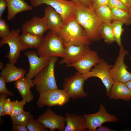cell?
<instances>
[{"label":"cell","instance_id":"cell-36","mask_svg":"<svg viewBox=\"0 0 131 131\" xmlns=\"http://www.w3.org/2000/svg\"><path fill=\"white\" fill-rule=\"evenodd\" d=\"M6 94L3 93H0V119L1 120V117L2 113L3 106L4 103L7 97Z\"/></svg>","mask_w":131,"mask_h":131},{"label":"cell","instance_id":"cell-31","mask_svg":"<svg viewBox=\"0 0 131 131\" xmlns=\"http://www.w3.org/2000/svg\"><path fill=\"white\" fill-rule=\"evenodd\" d=\"M9 27L5 21L2 17L0 18V37L3 38L10 33Z\"/></svg>","mask_w":131,"mask_h":131},{"label":"cell","instance_id":"cell-27","mask_svg":"<svg viewBox=\"0 0 131 131\" xmlns=\"http://www.w3.org/2000/svg\"><path fill=\"white\" fill-rule=\"evenodd\" d=\"M102 38L108 44H111L115 40L112 30L111 23H103L101 31Z\"/></svg>","mask_w":131,"mask_h":131},{"label":"cell","instance_id":"cell-29","mask_svg":"<svg viewBox=\"0 0 131 131\" xmlns=\"http://www.w3.org/2000/svg\"><path fill=\"white\" fill-rule=\"evenodd\" d=\"M29 131H47V128L40 122L33 118L26 126Z\"/></svg>","mask_w":131,"mask_h":131},{"label":"cell","instance_id":"cell-8","mask_svg":"<svg viewBox=\"0 0 131 131\" xmlns=\"http://www.w3.org/2000/svg\"><path fill=\"white\" fill-rule=\"evenodd\" d=\"M85 81L82 75L77 72L73 75L65 78L63 89L73 99L86 97L88 94L83 89Z\"/></svg>","mask_w":131,"mask_h":131},{"label":"cell","instance_id":"cell-9","mask_svg":"<svg viewBox=\"0 0 131 131\" xmlns=\"http://www.w3.org/2000/svg\"><path fill=\"white\" fill-rule=\"evenodd\" d=\"M85 120L86 126L89 131H96L97 128L106 122H115L118 121L115 115L109 113L104 106L101 104L98 111L93 114L83 115Z\"/></svg>","mask_w":131,"mask_h":131},{"label":"cell","instance_id":"cell-19","mask_svg":"<svg viewBox=\"0 0 131 131\" xmlns=\"http://www.w3.org/2000/svg\"><path fill=\"white\" fill-rule=\"evenodd\" d=\"M14 84L23 99L25 100L26 103L30 102L34 99V97L30 90L31 88L35 86L32 79L24 77L16 81Z\"/></svg>","mask_w":131,"mask_h":131},{"label":"cell","instance_id":"cell-12","mask_svg":"<svg viewBox=\"0 0 131 131\" xmlns=\"http://www.w3.org/2000/svg\"><path fill=\"white\" fill-rule=\"evenodd\" d=\"M36 120L51 131H64L66 126L65 116L57 115L49 107Z\"/></svg>","mask_w":131,"mask_h":131},{"label":"cell","instance_id":"cell-28","mask_svg":"<svg viewBox=\"0 0 131 131\" xmlns=\"http://www.w3.org/2000/svg\"><path fill=\"white\" fill-rule=\"evenodd\" d=\"M123 24L121 21H113L111 23L112 30L115 41L119 46L122 45L121 37L123 30L122 27Z\"/></svg>","mask_w":131,"mask_h":131},{"label":"cell","instance_id":"cell-44","mask_svg":"<svg viewBox=\"0 0 131 131\" xmlns=\"http://www.w3.org/2000/svg\"><path fill=\"white\" fill-rule=\"evenodd\" d=\"M4 64L2 62H0V69L2 70L4 67Z\"/></svg>","mask_w":131,"mask_h":131},{"label":"cell","instance_id":"cell-24","mask_svg":"<svg viewBox=\"0 0 131 131\" xmlns=\"http://www.w3.org/2000/svg\"><path fill=\"white\" fill-rule=\"evenodd\" d=\"M111 9L112 20L121 21L126 25L131 24V17L129 12L118 8H114Z\"/></svg>","mask_w":131,"mask_h":131},{"label":"cell","instance_id":"cell-4","mask_svg":"<svg viewBox=\"0 0 131 131\" xmlns=\"http://www.w3.org/2000/svg\"><path fill=\"white\" fill-rule=\"evenodd\" d=\"M65 47L60 37L50 31L43 37L41 45L37 49L39 56L48 58L53 56L63 58L65 55Z\"/></svg>","mask_w":131,"mask_h":131},{"label":"cell","instance_id":"cell-34","mask_svg":"<svg viewBox=\"0 0 131 131\" xmlns=\"http://www.w3.org/2000/svg\"><path fill=\"white\" fill-rule=\"evenodd\" d=\"M6 82L4 78L2 76L0 77V93L5 94L9 96L14 95L13 93L8 90L6 86Z\"/></svg>","mask_w":131,"mask_h":131},{"label":"cell","instance_id":"cell-21","mask_svg":"<svg viewBox=\"0 0 131 131\" xmlns=\"http://www.w3.org/2000/svg\"><path fill=\"white\" fill-rule=\"evenodd\" d=\"M7 4L8 20L13 19L18 13L25 11H31L33 7L28 4L24 0H6Z\"/></svg>","mask_w":131,"mask_h":131},{"label":"cell","instance_id":"cell-14","mask_svg":"<svg viewBox=\"0 0 131 131\" xmlns=\"http://www.w3.org/2000/svg\"><path fill=\"white\" fill-rule=\"evenodd\" d=\"M29 64V70L26 77L32 79L49 63V58L40 56L35 52L27 51L24 53Z\"/></svg>","mask_w":131,"mask_h":131},{"label":"cell","instance_id":"cell-25","mask_svg":"<svg viewBox=\"0 0 131 131\" xmlns=\"http://www.w3.org/2000/svg\"><path fill=\"white\" fill-rule=\"evenodd\" d=\"M94 10L103 23H111L112 20V11L108 5L103 6Z\"/></svg>","mask_w":131,"mask_h":131},{"label":"cell","instance_id":"cell-2","mask_svg":"<svg viewBox=\"0 0 131 131\" xmlns=\"http://www.w3.org/2000/svg\"><path fill=\"white\" fill-rule=\"evenodd\" d=\"M56 34L65 47L72 45L89 46L91 43L84 30L75 19L64 25Z\"/></svg>","mask_w":131,"mask_h":131},{"label":"cell","instance_id":"cell-10","mask_svg":"<svg viewBox=\"0 0 131 131\" xmlns=\"http://www.w3.org/2000/svg\"><path fill=\"white\" fill-rule=\"evenodd\" d=\"M19 29H12L7 36L2 38L0 41V46L7 44L9 45V51L6 57L9 62L15 64L20 56V52L23 50L20 39Z\"/></svg>","mask_w":131,"mask_h":131},{"label":"cell","instance_id":"cell-17","mask_svg":"<svg viewBox=\"0 0 131 131\" xmlns=\"http://www.w3.org/2000/svg\"><path fill=\"white\" fill-rule=\"evenodd\" d=\"M44 16L49 30L54 33H56L64 25L61 16L50 6L46 8Z\"/></svg>","mask_w":131,"mask_h":131},{"label":"cell","instance_id":"cell-35","mask_svg":"<svg viewBox=\"0 0 131 131\" xmlns=\"http://www.w3.org/2000/svg\"><path fill=\"white\" fill-rule=\"evenodd\" d=\"M109 0H93V9L104 5H108Z\"/></svg>","mask_w":131,"mask_h":131},{"label":"cell","instance_id":"cell-45","mask_svg":"<svg viewBox=\"0 0 131 131\" xmlns=\"http://www.w3.org/2000/svg\"><path fill=\"white\" fill-rule=\"evenodd\" d=\"M129 14H130V15L131 17V8H130V11H129Z\"/></svg>","mask_w":131,"mask_h":131},{"label":"cell","instance_id":"cell-11","mask_svg":"<svg viewBox=\"0 0 131 131\" xmlns=\"http://www.w3.org/2000/svg\"><path fill=\"white\" fill-rule=\"evenodd\" d=\"M120 47L118 56L115 65L111 69L110 73L114 82L124 83L131 80V74L128 71V67L124 62V57L128 52L122 45Z\"/></svg>","mask_w":131,"mask_h":131},{"label":"cell","instance_id":"cell-18","mask_svg":"<svg viewBox=\"0 0 131 131\" xmlns=\"http://www.w3.org/2000/svg\"><path fill=\"white\" fill-rule=\"evenodd\" d=\"M66 125L64 131H85L87 129L83 117L68 113L65 115Z\"/></svg>","mask_w":131,"mask_h":131},{"label":"cell","instance_id":"cell-41","mask_svg":"<svg viewBox=\"0 0 131 131\" xmlns=\"http://www.w3.org/2000/svg\"><path fill=\"white\" fill-rule=\"evenodd\" d=\"M127 8L130 9L131 7V0H119Z\"/></svg>","mask_w":131,"mask_h":131},{"label":"cell","instance_id":"cell-3","mask_svg":"<svg viewBox=\"0 0 131 131\" xmlns=\"http://www.w3.org/2000/svg\"><path fill=\"white\" fill-rule=\"evenodd\" d=\"M58 57L49 58L48 64L39 72L33 80L36 91L39 93L58 89L54 74V68Z\"/></svg>","mask_w":131,"mask_h":131},{"label":"cell","instance_id":"cell-30","mask_svg":"<svg viewBox=\"0 0 131 131\" xmlns=\"http://www.w3.org/2000/svg\"><path fill=\"white\" fill-rule=\"evenodd\" d=\"M13 105V111L10 117H14L25 111L23 109L24 106L26 103L25 100L23 99L19 101L16 100L12 101Z\"/></svg>","mask_w":131,"mask_h":131},{"label":"cell","instance_id":"cell-39","mask_svg":"<svg viewBox=\"0 0 131 131\" xmlns=\"http://www.w3.org/2000/svg\"><path fill=\"white\" fill-rule=\"evenodd\" d=\"M7 7V4L6 0H0V18L2 16L6 8Z\"/></svg>","mask_w":131,"mask_h":131},{"label":"cell","instance_id":"cell-13","mask_svg":"<svg viewBox=\"0 0 131 131\" xmlns=\"http://www.w3.org/2000/svg\"><path fill=\"white\" fill-rule=\"evenodd\" d=\"M100 59L97 52L90 50L78 61L66 66L73 67L77 72L83 74L90 71L91 68L98 64Z\"/></svg>","mask_w":131,"mask_h":131},{"label":"cell","instance_id":"cell-42","mask_svg":"<svg viewBox=\"0 0 131 131\" xmlns=\"http://www.w3.org/2000/svg\"><path fill=\"white\" fill-rule=\"evenodd\" d=\"M124 83L131 91V80Z\"/></svg>","mask_w":131,"mask_h":131},{"label":"cell","instance_id":"cell-6","mask_svg":"<svg viewBox=\"0 0 131 131\" xmlns=\"http://www.w3.org/2000/svg\"><path fill=\"white\" fill-rule=\"evenodd\" d=\"M112 66L103 60L100 59L98 63L90 71L82 74L85 80L92 77L99 78L106 88V95L109 96L111 88L114 82L110 73Z\"/></svg>","mask_w":131,"mask_h":131},{"label":"cell","instance_id":"cell-26","mask_svg":"<svg viewBox=\"0 0 131 131\" xmlns=\"http://www.w3.org/2000/svg\"><path fill=\"white\" fill-rule=\"evenodd\" d=\"M13 124H17L26 126L33 116L28 112L24 111L14 117H11Z\"/></svg>","mask_w":131,"mask_h":131},{"label":"cell","instance_id":"cell-22","mask_svg":"<svg viewBox=\"0 0 131 131\" xmlns=\"http://www.w3.org/2000/svg\"><path fill=\"white\" fill-rule=\"evenodd\" d=\"M109 96L111 99L114 100L129 101L131 99V91L124 83L114 82Z\"/></svg>","mask_w":131,"mask_h":131},{"label":"cell","instance_id":"cell-5","mask_svg":"<svg viewBox=\"0 0 131 131\" xmlns=\"http://www.w3.org/2000/svg\"><path fill=\"white\" fill-rule=\"evenodd\" d=\"M31 5L36 8L43 4L52 7L61 16L64 25L75 19L77 5L72 1L66 0H30Z\"/></svg>","mask_w":131,"mask_h":131},{"label":"cell","instance_id":"cell-32","mask_svg":"<svg viewBox=\"0 0 131 131\" xmlns=\"http://www.w3.org/2000/svg\"><path fill=\"white\" fill-rule=\"evenodd\" d=\"M13 111L12 101L9 98L6 99L4 103L3 107L2 116L5 115H8L11 116Z\"/></svg>","mask_w":131,"mask_h":131},{"label":"cell","instance_id":"cell-1","mask_svg":"<svg viewBox=\"0 0 131 131\" xmlns=\"http://www.w3.org/2000/svg\"><path fill=\"white\" fill-rule=\"evenodd\" d=\"M75 19L84 29L91 41H98L102 38L101 31L103 23L94 9L81 4L77 5Z\"/></svg>","mask_w":131,"mask_h":131},{"label":"cell","instance_id":"cell-15","mask_svg":"<svg viewBox=\"0 0 131 131\" xmlns=\"http://www.w3.org/2000/svg\"><path fill=\"white\" fill-rule=\"evenodd\" d=\"M21 29L22 33H30L41 36L49 30L45 17L40 18L36 16L23 24Z\"/></svg>","mask_w":131,"mask_h":131},{"label":"cell","instance_id":"cell-23","mask_svg":"<svg viewBox=\"0 0 131 131\" xmlns=\"http://www.w3.org/2000/svg\"><path fill=\"white\" fill-rule=\"evenodd\" d=\"M43 36L29 33H22L20 39L23 50L28 49H37L41 44Z\"/></svg>","mask_w":131,"mask_h":131},{"label":"cell","instance_id":"cell-43","mask_svg":"<svg viewBox=\"0 0 131 131\" xmlns=\"http://www.w3.org/2000/svg\"><path fill=\"white\" fill-rule=\"evenodd\" d=\"M71 0L75 3L77 5H79L81 4L79 0Z\"/></svg>","mask_w":131,"mask_h":131},{"label":"cell","instance_id":"cell-33","mask_svg":"<svg viewBox=\"0 0 131 131\" xmlns=\"http://www.w3.org/2000/svg\"><path fill=\"white\" fill-rule=\"evenodd\" d=\"M108 6L111 9L115 8L129 12L130 9L119 0H109Z\"/></svg>","mask_w":131,"mask_h":131},{"label":"cell","instance_id":"cell-37","mask_svg":"<svg viewBox=\"0 0 131 131\" xmlns=\"http://www.w3.org/2000/svg\"><path fill=\"white\" fill-rule=\"evenodd\" d=\"M11 131H28L26 126L19 124H13Z\"/></svg>","mask_w":131,"mask_h":131},{"label":"cell","instance_id":"cell-40","mask_svg":"<svg viewBox=\"0 0 131 131\" xmlns=\"http://www.w3.org/2000/svg\"><path fill=\"white\" fill-rule=\"evenodd\" d=\"M114 131L115 130H113L109 128L104 126L102 125L98 127L96 131Z\"/></svg>","mask_w":131,"mask_h":131},{"label":"cell","instance_id":"cell-20","mask_svg":"<svg viewBox=\"0 0 131 131\" xmlns=\"http://www.w3.org/2000/svg\"><path fill=\"white\" fill-rule=\"evenodd\" d=\"M14 64L7 63L6 66L2 69L1 76L4 78L6 83L16 81L24 77L26 71L24 69L16 67Z\"/></svg>","mask_w":131,"mask_h":131},{"label":"cell","instance_id":"cell-38","mask_svg":"<svg viewBox=\"0 0 131 131\" xmlns=\"http://www.w3.org/2000/svg\"><path fill=\"white\" fill-rule=\"evenodd\" d=\"M81 5L87 8L93 9V0H79Z\"/></svg>","mask_w":131,"mask_h":131},{"label":"cell","instance_id":"cell-16","mask_svg":"<svg viewBox=\"0 0 131 131\" xmlns=\"http://www.w3.org/2000/svg\"><path fill=\"white\" fill-rule=\"evenodd\" d=\"M90 50L89 46L86 45H72L66 47L65 56L59 64H65L67 66L74 63Z\"/></svg>","mask_w":131,"mask_h":131},{"label":"cell","instance_id":"cell-7","mask_svg":"<svg viewBox=\"0 0 131 131\" xmlns=\"http://www.w3.org/2000/svg\"><path fill=\"white\" fill-rule=\"evenodd\" d=\"M39 94L37 104L40 108L45 106L49 107L62 106L68 102L71 98L63 89H58Z\"/></svg>","mask_w":131,"mask_h":131}]
</instances>
